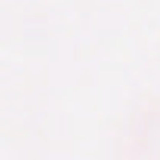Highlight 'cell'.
I'll list each match as a JSON object with an SVG mask.
<instances>
[]
</instances>
